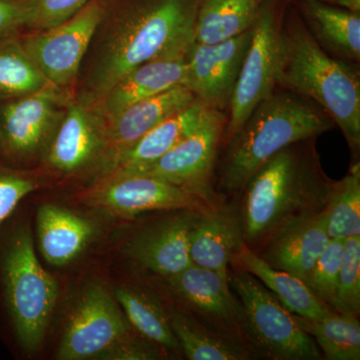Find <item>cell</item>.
I'll list each match as a JSON object with an SVG mask.
<instances>
[{"label":"cell","instance_id":"1","mask_svg":"<svg viewBox=\"0 0 360 360\" xmlns=\"http://www.w3.org/2000/svg\"><path fill=\"white\" fill-rule=\"evenodd\" d=\"M200 0H106L72 96L89 108L143 63L186 58Z\"/></svg>","mask_w":360,"mask_h":360},{"label":"cell","instance_id":"2","mask_svg":"<svg viewBox=\"0 0 360 360\" xmlns=\"http://www.w3.org/2000/svg\"><path fill=\"white\" fill-rule=\"evenodd\" d=\"M315 139L281 149L245 184L240 213L245 243L269 241L286 225L326 210L335 181L322 170Z\"/></svg>","mask_w":360,"mask_h":360},{"label":"cell","instance_id":"3","mask_svg":"<svg viewBox=\"0 0 360 360\" xmlns=\"http://www.w3.org/2000/svg\"><path fill=\"white\" fill-rule=\"evenodd\" d=\"M276 86L314 101L340 127L354 153L360 148L359 71L333 58L296 16L279 25Z\"/></svg>","mask_w":360,"mask_h":360},{"label":"cell","instance_id":"4","mask_svg":"<svg viewBox=\"0 0 360 360\" xmlns=\"http://www.w3.org/2000/svg\"><path fill=\"white\" fill-rule=\"evenodd\" d=\"M335 125L330 116L307 97L288 90L274 91L227 142L219 188L229 193L243 191L250 177L281 149L317 137Z\"/></svg>","mask_w":360,"mask_h":360},{"label":"cell","instance_id":"5","mask_svg":"<svg viewBox=\"0 0 360 360\" xmlns=\"http://www.w3.org/2000/svg\"><path fill=\"white\" fill-rule=\"evenodd\" d=\"M7 309L18 342L27 352L39 349L58 300V283L39 264L30 232L18 229L0 257Z\"/></svg>","mask_w":360,"mask_h":360},{"label":"cell","instance_id":"6","mask_svg":"<svg viewBox=\"0 0 360 360\" xmlns=\"http://www.w3.org/2000/svg\"><path fill=\"white\" fill-rule=\"evenodd\" d=\"M229 284L238 296L248 333L260 349L274 359H321V350L295 315L252 274L238 266Z\"/></svg>","mask_w":360,"mask_h":360},{"label":"cell","instance_id":"7","mask_svg":"<svg viewBox=\"0 0 360 360\" xmlns=\"http://www.w3.org/2000/svg\"><path fill=\"white\" fill-rule=\"evenodd\" d=\"M105 6L106 0H89L65 22L20 35L26 53L49 84L73 94L82 61Z\"/></svg>","mask_w":360,"mask_h":360},{"label":"cell","instance_id":"8","mask_svg":"<svg viewBox=\"0 0 360 360\" xmlns=\"http://www.w3.org/2000/svg\"><path fill=\"white\" fill-rule=\"evenodd\" d=\"M278 26L271 7L267 4L260 7L229 101V115L224 132L226 142L245 124L258 104L276 91Z\"/></svg>","mask_w":360,"mask_h":360},{"label":"cell","instance_id":"9","mask_svg":"<svg viewBox=\"0 0 360 360\" xmlns=\"http://www.w3.org/2000/svg\"><path fill=\"white\" fill-rule=\"evenodd\" d=\"M71 96L49 84L0 103V156L18 160L35 153L53 134Z\"/></svg>","mask_w":360,"mask_h":360},{"label":"cell","instance_id":"10","mask_svg":"<svg viewBox=\"0 0 360 360\" xmlns=\"http://www.w3.org/2000/svg\"><path fill=\"white\" fill-rule=\"evenodd\" d=\"M227 116L210 108L193 134L153 165L132 175L156 177L210 200V181Z\"/></svg>","mask_w":360,"mask_h":360},{"label":"cell","instance_id":"11","mask_svg":"<svg viewBox=\"0 0 360 360\" xmlns=\"http://www.w3.org/2000/svg\"><path fill=\"white\" fill-rule=\"evenodd\" d=\"M127 322L108 291L94 285L71 314L58 357L82 360L103 355L127 335Z\"/></svg>","mask_w":360,"mask_h":360},{"label":"cell","instance_id":"12","mask_svg":"<svg viewBox=\"0 0 360 360\" xmlns=\"http://www.w3.org/2000/svg\"><path fill=\"white\" fill-rule=\"evenodd\" d=\"M250 39L251 30L219 44L194 42L186 56L184 86L212 108H229Z\"/></svg>","mask_w":360,"mask_h":360},{"label":"cell","instance_id":"13","mask_svg":"<svg viewBox=\"0 0 360 360\" xmlns=\"http://www.w3.org/2000/svg\"><path fill=\"white\" fill-rule=\"evenodd\" d=\"M96 200L104 208L122 217L153 210H186L205 213L213 210L210 201L198 194L146 175L112 177Z\"/></svg>","mask_w":360,"mask_h":360},{"label":"cell","instance_id":"14","mask_svg":"<svg viewBox=\"0 0 360 360\" xmlns=\"http://www.w3.org/2000/svg\"><path fill=\"white\" fill-rule=\"evenodd\" d=\"M186 58L155 59L143 63L116 82L89 110L99 125L137 103L184 85Z\"/></svg>","mask_w":360,"mask_h":360},{"label":"cell","instance_id":"15","mask_svg":"<svg viewBox=\"0 0 360 360\" xmlns=\"http://www.w3.org/2000/svg\"><path fill=\"white\" fill-rule=\"evenodd\" d=\"M195 99L187 87L177 85L134 104L110 122L99 125L103 134V150L108 151L115 160L158 123L186 108Z\"/></svg>","mask_w":360,"mask_h":360},{"label":"cell","instance_id":"16","mask_svg":"<svg viewBox=\"0 0 360 360\" xmlns=\"http://www.w3.org/2000/svg\"><path fill=\"white\" fill-rule=\"evenodd\" d=\"M210 108L212 106L196 98L186 108L158 123L130 148L116 156L112 160L115 169L112 177L137 174L167 155L198 129Z\"/></svg>","mask_w":360,"mask_h":360},{"label":"cell","instance_id":"17","mask_svg":"<svg viewBox=\"0 0 360 360\" xmlns=\"http://www.w3.org/2000/svg\"><path fill=\"white\" fill-rule=\"evenodd\" d=\"M326 210L286 225L267 241L262 259L272 267L305 277L330 243Z\"/></svg>","mask_w":360,"mask_h":360},{"label":"cell","instance_id":"18","mask_svg":"<svg viewBox=\"0 0 360 360\" xmlns=\"http://www.w3.org/2000/svg\"><path fill=\"white\" fill-rule=\"evenodd\" d=\"M103 134L89 108L71 96L51 139L49 165L63 172L84 167L103 150Z\"/></svg>","mask_w":360,"mask_h":360},{"label":"cell","instance_id":"19","mask_svg":"<svg viewBox=\"0 0 360 360\" xmlns=\"http://www.w3.org/2000/svg\"><path fill=\"white\" fill-rule=\"evenodd\" d=\"M198 217L188 214L176 217L143 232L130 243V257L160 276L167 278L176 276L193 264L189 238Z\"/></svg>","mask_w":360,"mask_h":360},{"label":"cell","instance_id":"20","mask_svg":"<svg viewBox=\"0 0 360 360\" xmlns=\"http://www.w3.org/2000/svg\"><path fill=\"white\" fill-rule=\"evenodd\" d=\"M240 215L231 210H210L196 219L189 238L193 264L229 279V266L245 245Z\"/></svg>","mask_w":360,"mask_h":360},{"label":"cell","instance_id":"21","mask_svg":"<svg viewBox=\"0 0 360 360\" xmlns=\"http://www.w3.org/2000/svg\"><path fill=\"white\" fill-rule=\"evenodd\" d=\"M168 281L187 302L213 321L231 328L241 321L243 310L231 292L229 279L217 272L193 264Z\"/></svg>","mask_w":360,"mask_h":360},{"label":"cell","instance_id":"22","mask_svg":"<svg viewBox=\"0 0 360 360\" xmlns=\"http://www.w3.org/2000/svg\"><path fill=\"white\" fill-rule=\"evenodd\" d=\"M232 262L257 278L291 314L304 319H321L335 311L317 300L302 278L290 272L274 269L246 243Z\"/></svg>","mask_w":360,"mask_h":360},{"label":"cell","instance_id":"23","mask_svg":"<svg viewBox=\"0 0 360 360\" xmlns=\"http://www.w3.org/2000/svg\"><path fill=\"white\" fill-rule=\"evenodd\" d=\"M39 248L53 265L72 262L91 238V224L84 219L53 205L40 208L37 217Z\"/></svg>","mask_w":360,"mask_h":360},{"label":"cell","instance_id":"24","mask_svg":"<svg viewBox=\"0 0 360 360\" xmlns=\"http://www.w3.org/2000/svg\"><path fill=\"white\" fill-rule=\"evenodd\" d=\"M305 15L312 37L322 49L333 52L343 61L359 63L360 59V16L347 9L309 0Z\"/></svg>","mask_w":360,"mask_h":360},{"label":"cell","instance_id":"25","mask_svg":"<svg viewBox=\"0 0 360 360\" xmlns=\"http://www.w3.org/2000/svg\"><path fill=\"white\" fill-rule=\"evenodd\" d=\"M264 0H200L195 42L219 44L251 30Z\"/></svg>","mask_w":360,"mask_h":360},{"label":"cell","instance_id":"26","mask_svg":"<svg viewBox=\"0 0 360 360\" xmlns=\"http://www.w3.org/2000/svg\"><path fill=\"white\" fill-rule=\"evenodd\" d=\"M296 321L316 341L328 360L360 359V324L357 317L331 312L321 319L295 315Z\"/></svg>","mask_w":360,"mask_h":360},{"label":"cell","instance_id":"27","mask_svg":"<svg viewBox=\"0 0 360 360\" xmlns=\"http://www.w3.org/2000/svg\"><path fill=\"white\" fill-rule=\"evenodd\" d=\"M20 35L0 41V103L30 96L51 84L26 53Z\"/></svg>","mask_w":360,"mask_h":360},{"label":"cell","instance_id":"28","mask_svg":"<svg viewBox=\"0 0 360 360\" xmlns=\"http://www.w3.org/2000/svg\"><path fill=\"white\" fill-rule=\"evenodd\" d=\"M326 229L330 239L360 236V165L354 163L347 175L335 182L326 207Z\"/></svg>","mask_w":360,"mask_h":360},{"label":"cell","instance_id":"29","mask_svg":"<svg viewBox=\"0 0 360 360\" xmlns=\"http://www.w3.org/2000/svg\"><path fill=\"white\" fill-rule=\"evenodd\" d=\"M187 359L191 360H243L248 352L229 338L176 315L169 322Z\"/></svg>","mask_w":360,"mask_h":360},{"label":"cell","instance_id":"30","mask_svg":"<svg viewBox=\"0 0 360 360\" xmlns=\"http://www.w3.org/2000/svg\"><path fill=\"white\" fill-rule=\"evenodd\" d=\"M116 300L122 304L132 326L144 338L161 347H179L169 322L155 300L139 291L127 288L116 290Z\"/></svg>","mask_w":360,"mask_h":360},{"label":"cell","instance_id":"31","mask_svg":"<svg viewBox=\"0 0 360 360\" xmlns=\"http://www.w3.org/2000/svg\"><path fill=\"white\" fill-rule=\"evenodd\" d=\"M333 309L359 317L360 312V236L345 239Z\"/></svg>","mask_w":360,"mask_h":360},{"label":"cell","instance_id":"32","mask_svg":"<svg viewBox=\"0 0 360 360\" xmlns=\"http://www.w3.org/2000/svg\"><path fill=\"white\" fill-rule=\"evenodd\" d=\"M343 245V239H331L328 248L303 281L317 300L331 309L338 291Z\"/></svg>","mask_w":360,"mask_h":360},{"label":"cell","instance_id":"33","mask_svg":"<svg viewBox=\"0 0 360 360\" xmlns=\"http://www.w3.org/2000/svg\"><path fill=\"white\" fill-rule=\"evenodd\" d=\"M25 32H42L70 20L89 0H18Z\"/></svg>","mask_w":360,"mask_h":360},{"label":"cell","instance_id":"34","mask_svg":"<svg viewBox=\"0 0 360 360\" xmlns=\"http://www.w3.org/2000/svg\"><path fill=\"white\" fill-rule=\"evenodd\" d=\"M35 188L32 179L0 165V227Z\"/></svg>","mask_w":360,"mask_h":360},{"label":"cell","instance_id":"35","mask_svg":"<svg viewBox=\"0 0 360 360\" xmlns=\"http://www.w3.org/2000/svg\"><path fill=\"white\" fill-rule=\"evenodd\" d=\"M22 9L18 0H0V41L25 33Z\"/></svg>","mask_w":360,"mask_h":360},{"label":"cell","instance_id":"36","mask_svg":"<svg viewBox=\"0 0 360 360\" xmlns=\"http://www.w3.org/2000/svg\"><path fill=\"white\" fill-rule=\"evenodd\" d=\"M122 342V341H120ZM118 342L115 347H113L110 350H115L111 355L113 359H158V354L153 352L151 348L146 347V345H141V343H127V345H122ZM108 350V352H110ZM106 354V352H105Z\"/></svg>","mask_w":360,"mask_h":360},{"label":"cell","instance_id":"37","mask_svg":"<svg viewBox=\"0 0 360 360\" xmlns=\"http://www.w3.org/2000/svg\"><path fill=\"white\" fill-rule=\"evenodd\" d=\"M319 1H326L330 4H335L341 8L352 11V13H359L360 0H319Z\"/></svg>","mask_w":360,"mask_h":360}]
</instances>
